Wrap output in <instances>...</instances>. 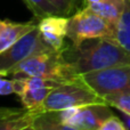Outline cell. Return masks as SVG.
Here are the masks:
<instances>
[{"instance_id":"obj_4","label":"cell","mask_w":130,"mask_h":130,"mask_svg":"<svg viewBox=\"0 0 130 130\" xmlns=\"http://www.w3.org/2000/svg\"><path fill=\"white\" fill-rule=\"evenodd\" d=\"M114 30L115 24L85 7L69 17L66 38L72 45H79L87 39L95 38L112 40Z\"/></svg>"},{"instance_id":"obj_7","label":"cell","mask_w":130,"mask_h":130,"mask_svg":"<svg viewBox=\"0 0 130 130\" xmlns=\"http://www.w3.org/2000/svg\"><path fill=\"white\" fill-rule=\"evenodd\" d=\"M48 49L53 48L45 43L37 25L33 30L24 34L8 49L0 53V75L7 76L14 67L30 56Z\"/></svg>"},{"instance_id":"obj_18","label":"cell","mask_w":130,"mask_h":130,"mask_svg":"<svg viewBox=\"0 0 130 130\" xmlns=\"http://www.w3.org/2000/svg\"><path fill=\"white\" fill-rule=\"evenodd\" d=\"M15 94V85H14V79L8 80L6 76L0 75V95L7 96V95Z\"/></svg>"},{"instance_id":"obj_15","label":"cell","mask_w":130,"mask_h":130,"mask_svg":"<svg viewBox=\"0 0 130 130\" xmlns=\"http://www.w3.org/2000/svg\"><path fill=\"white\" fill-rule=\"evenodd\" d=\"M57 9L61 16L70 17L76 11L86 7V0H49Z\"/></svg>"},{"instance_id":"obj_3","label":"cell","mask_w":130,"mask_h":130,"mask_svg":"<svg viewBox=\"0 0 130 130\" xmlns=\"http://www.w3.org/2000/svg\"><path fill=\"white\" fill-rule=\"evenodd\" d=\"M91 104H106V102L88 87L79 76L73 81H66L55 87L38 110L42 113L49 111H63Z\"/></svg>"},{"instance_id":"obj_5","label":"cell","mask_w":130,"mask_h":130,"mask_svg":"<svg viewBox=\"0 0 130 130\" xmlns=\"http://www.w3.org/2000/svg\"><path fill=\"white\" fill-rule=\"evenodd\" d=\"M81 80L103 97L130 94V65H119L80 75Z\"/></svg>"},{"instance_id":"obj_6","label":"cell","mask_w":130,"mask_h":130,"mask_svg":"<svg viewBox=\"0 0 130 130\" xmlns=\"http://www.w3.org/2000/svg\"><path fill=\"white\" fill-rule=\"evenodd\" d=\"M55 112L59 130H99L104 120L113 114L107 104H91Z\"/></svg>"},{"instance_id":"obj_14","label":"cell","mask_w":130,"mask_h":130,"mask_svg":"<svg viewBox=\"0 0 130 130\" xmlns=\"http://www.w3.org/2000/svg\"><path fill=\"white\" fill-rule=\"evenodd\" d=\"M23 2L32 11L37 21H40L48 16L59 15L58 9L49 0H23Z\"/></svg>"},{"instance_id":"obj_9","label":"cell","mask_w":130,"mask_h":130,"mask_svg":"<svg viewBox=\"0 0 130 130\" xmlns=\"http://www.w3.org/2000/svg\"><path fill=\"white\" fill-rule=\"evenodd\" d=\"M69 17L61 15L48 16L38 21V27L41 38L47 46L55 50H63L65 48V38L67 34Z\"/></svg>"},{"instance_id":"obj_12","label":"cell","mask_w":130,"mask_h":130,"mask_svg":"<svg viewBox=\"0 0 130 130\" xmlns=\"http://www.w3.org/2000/svg\"><path fill=\"white\" fill-rule=\"evenodd\" d=\"M38 25V22L15 23L10 21H5L2 29L0 30V53L8 49L16 41H18L24 34L33 30Z\"/></svg>"},{"instance_id":"obj_2","label":"cell","mask_w":130,"mask_h":130,"mask_svg":"<svg viewBox=\"0 0 130 130\" xmlns=\"http://www.w3.org/2000/svg\"><path fill=\"white\" fill-rule=\"evenodd\" d=\"M8 75H11L13 78L39 76L59 82L73 81L80 76L65 61L62 50L55 49L43 50L30 56L14 67Z\"/></svg>"},{"instance_id":"obj_10","label":"cell","mask_w":130,"mask_h":130,"mask_svg":"<svg viewBox=\"0 0 130 130\" xmlns=\"http://www.w3.org/2000/svg\"><path fill=\"white\" fill-rule=\"evenodd\" d=\"M39 114L40 111L38 108L0 107V130L32 129Z\"/></svg>"},{"instance_id":"obj_11","label":"cell","mask_w":130,"mask_h":130,"mask_svg":"<svg viewBox=\"0 0 130 130\" xmlns=\"http://www.w3.org/2000/svg\"><path fill=\"white\" fill-rule=\"evenodd\" d=\"M126 5L127 0H86V7L113 24L121 17Z\"/></svg>"},{"instance_id":"obj_13","label":"cell","mask_w":130,"mask_h":130,"mask_svg":"<svg viewBox=\"0 0 130 130\" xmlns=\"http://www.w3.org/2000/svg\"><path fill=\"white\" fill-rule=\"evenodd\" d=\"M111 41H114L130 53V1L127 0L126 9L115 24L114 36Z\"/></svg>"},{"instance_id":"obj_8","label":"cell","mask_w":130,"mask_h":130,"mask_svg":"<svg viewBox=\"0 0 130 130\" xmlns=\"http://www.w3.org/2000/svg\"><path fill=\"white\" fill-rule=\"evenodd\" d=\"M56 80L39 78V76H20L14 78L15 94L20 96L23 107L38 108L42 105L48 95L55 87L61 85Z\"/></svg>"},{"instance_id":"obj_19","label":"cell","mask_w":130,"mask_h":130,"mask_svg":"<svg viewBox=\"0 0 130 130\" xmlns=\"http://www.w3.org/2000/svg\"><path fill=\"white\" fill-rule=\"evenodd\" d=\"M4 24H5V21H1V20H0V30L2 29V26H4Z\"/></svg>"},{"instance_id":"obj_17","label":"cell","mask_w":130,"mask_h":130,"mask_svg":"<svg viewBox=\"0 0 130 130\" xmlns=\"http://www.w3.org/2000/svg\"><path fill=\"white\" fill-rule=\"evenodd\" d=\"M127 128L128 127L123 123V121H121L118 117L112 114L107 119L104 120V122L99 127V130H126Z\"/></svg>"},{"instance_id":"obj_16","label":"cell","mask_w":130,"mask_h":130,"mask_svg":"<svg viewBox=\"0 0 130 130\" xmlns=\"http://www.w3.org/2000/svg\"><path fill=\"white\" fill-rule=\"evenodd\" d=\"M105 102L111 107H114L117 110L121 111L126 115H130V94L106 97Z\"/></svg>"},{"instance_id":"obj_1","label":"cell","mask_w":130,"mask_h":130,"mask_svg":"<svg viewBox=\"0 0 130 130\" xmlns=\"http://www.w3.org/2000/svg\"><path fill=\"white\" fill-rule=\"evenodd\" d=\"M78 75L119 65H130V53L108 39H87L79 45L65 46L62 50Z\"/></svg>"},{"instance_id":"obj_20","label":"cell","mask_w":130,"mask_h":130,"mask_svg":"<svg viewBox=\"0 0 130 130\" xmlns=\"http://www.w3.org/2000/svg\"><path fill=\"white\" fill-rule=\"evenodd\" d=\"M129 1H130V0H129Z\"/></svg>"}]
</instances>
